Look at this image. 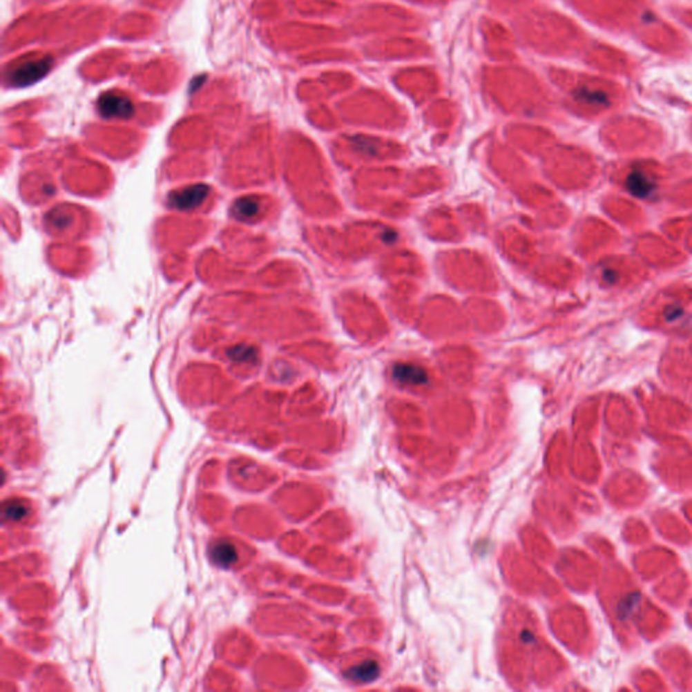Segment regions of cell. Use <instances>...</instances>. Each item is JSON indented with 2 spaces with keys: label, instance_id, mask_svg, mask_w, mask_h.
Returning a JSON list of instances; mask_svg holds the SVG:
<instances>
[{
  "label": "cell",
  "instance_id": "cell-10",
  "mask_svg": "<svg viewBox=\"0 0 692 692\" xmlns=\"http://www.w3.org/2000/svg\"><path fill=\"white\" fill-rule=\"evenodd\" d=\"M576 97L586 102V103H591L595 106H604L608 103V96L603 94L602 91H597V90L582 88L576 93Z\"/></svg>",
  "mask_w": 692,
  "mask_h": 692
},
{
  "label": "cell",
  "instance_id": "cell-3",
  "mask_svg": "<svg viewBox=\"0 0 692 692\" xmlns=\"http://www.w3.org/2000/svg\"><path fill=\"white\" fill-rule=\"evenodd\" d=\"M209 192H210V189L204 184L189 186L186 189H180L172 192L169 196V202L175 209L192 210L204 202Z\"/></svg>",
  "mask_w": 692,
  "mask_h": 692
},
{
  "label": "cell",
  "instance_id": "cell-1",
  "mask_svg": "<svg viewBox=\"0 0 692 692\" xmlns=\"http://www.w3.org/2000/svg\"><path fill=\"white\" fill-rule=\"evenodd\" d=\"M50 66H52L50 57L23 64L11 73L10 76L11 83L17 87H28L41 80L50 70Z\"/></svg>",
  "mask_w": 692,
  "mask_h": 692
},
{
  "label": "cell",
  "instance_id": "cell-6",
  "mask_svg": "<svg viewBox=\"0 0 692 692\" xmlns=\"http://www.w3.org/2000/svg\"><path fill=\"white\" fill-rule=\"evenodd\" d=\"M210 555L213 561L222 568L233 566L237 561V550L234 545L226 541L215 542L210 549Z\"/></svg>",
  "mask_w": 692,
  "mask_h": 692
},
{
  "label": "cell",
  "instance_id": "cell-9",
  "mask_svg": "<svg viewBox=\"0 0 692 692\" xmlns=\"http://www.w3.org/2000/svg\"><path fill=\"white\" fill-rule=\"evenodd\" d=\"M28 507L21 501H8L3 504V518L7 521H21L26 517Z\"/></svg>",
  "mask_w": 692,
  "mask_h": 692
},
{
  "label": "cell",
  "instance_id": "cell-5",
  "mask_svg": "<svg viewBox=\"0 0 692 692\" xmlns=\"http://www.w3.org/2000/svg\"><path fill=\"white\" fill-rule=\"evenodd\" d=\"M346 676L356 683H372L380 676V666L376 661L368 660L352 666Z\"/></svg>",
  "mask_w": 692,
  "mask_h": 692
},
{
  "label": "cell",
  "instance_id": "cell-8",
  "mask_svg": "<svg viewBox=\"0 0 692 692\" xmlns=\"http://www.w3.org/2000/svg\"><path fill=\"white\" fill-rule=\"evenodd\" d=\"M231 211L237 220H249L258 214L260 204L252 198H242L234 203Z\"/></svg>",
  "mask_w": 692,
  "mask_h": 692
},
{
  "label": "cell",
  "instance_id": "cell-7",
  "mask_svg": "<svg viewBox=\"0 0 692 692\" xmlns=\"http://www.w3.org/2000/svg\"><path fill=\"white\" fill-rule=\"evenodd\" d=\"M626 187L633 195L640 198L648 196L655 189L652 180L641 171H634L630 173L626 180Z\"/></svg>",
  "mask_w": 692,
  "mask_h": 692
},
{
  "label": "cell",
  "instance_id": "cell-11",
  "mask_svg": "<svg viewBox=\"0 0 692 692\" xmlns=\"http://www.w3.org/2000/svg\"><path fill=\"white\" fill-rule=\"evenodd\" d=\"M229 356L233 357L234 360L242 361V360H248L254 356V350L249 346H237V347L229 350Z\"/></svg>",
  "mask_w": 692,
  "mask_h": 692
},
{
  "label": "cell",
  "instance_id": "cell-4",
  "mask_svg": "<svg viewBox=\"0 0 692 692\" xmlns=\"http://www.w3.org/2000/svg\"><path fill=\"white\" fill-rule=\"evenodd\" d=\"M394 378L407 385H421L427 381V374L414 364H398L394 368Z\"/></svg>",
  "mask_w": 692,
  "mask_h": 692
},
{
  "label": "cell",
  "instance_id": "cell-2",
  "mask_svg": "<svg viewBox=\"0 0 692 692\" xmlns=\"http://www.w3.org/2000/svg\"><path fill=\"white\" fill-rule=\"evenodd\" d=\"M97 108L104 118L127 119L134 114L133 102L121 95H103L97 102Z\"/></svg>",
  "mask_w": 692,
  "mask_h": 692
}]
</instances>
